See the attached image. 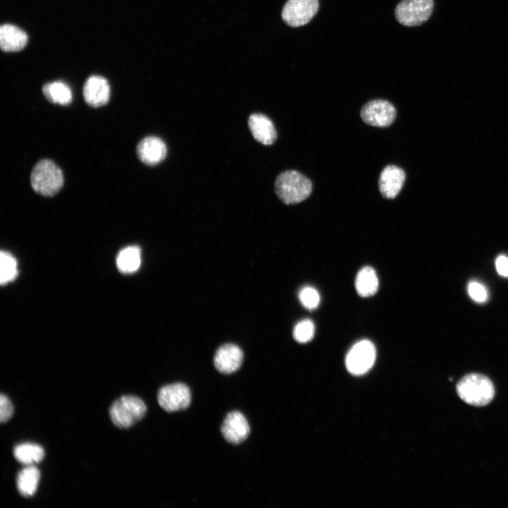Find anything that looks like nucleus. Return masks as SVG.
<instances>
[{
    "instance_id": "obj_1",
    "label": "nucleus",
    "mask_w": 508,
    "mask_h": 508,
    "mask_svg": "<svg viewBox=\"0 0 508 508\" xmlns=\"http://www.w3.org/2000/svg\"><path fill=\"white\" fill-rule=\"evenodd\" d=\"M61 169L53 161L43 159L38 161L30 174V184L33 190L44 197L56 195L64 186Z\"/></svg>"
},
{
    "instance_id": "obj_2",
    "label": "nucleus",
    "mask_w": 508,
    "mask_h": 508,
    "mask_svg": "<svg viewBox=\"0 0 508 508\" xmlns=\"http://www.w3.org/2000/svg\"><path fill=\"white\" fill-rule=\"evenodd\" d=\"M275 192L286 205L299 203L309 197L313 185L310 180L295 170L281 173L276 179Z\"/></svg>"
},
{
    "instance_id": "obj_3",
    "label": "nucleus",
    "mask_w": 508,
    "mask_h": 508,
    "mask_svg": "<svg viewBox=\"0 0 508 508\" xmlns=\"http://www.w3.org/2000/svg\"><path fill=\"white\" fill-rule=\"evenodd\" d=\"M459 397L466 403L482 406L488 404L495 395V387L486 376L471 373L460 380L456 385Z\"/></svg>"
},
{
    "instance_id": "obj_4",
    "label": "nucleus",
    "mask_w": 508,
    "mask_h": 508,
    "mask_svg": "<svg viewBox=\"0 0 508 508\" xmlns=\"http://www.w3.org/2000/svg\"><path fill=\"white\" fill-rule=\"evenodd\" d=\"M147 407L138 397L127 395L116 400L109 409L111 421L117 428L126 429L141 420Z\"/></svg>"
},
{
    "instance_id": "obj_5",
    "label": "nucleus",
    "mask_w": 508,
    "mask_h": 508,
    "mask_svg": "<svg viewBox=\"0 0 508 508\" xmlns=\"http://www.w3.org/2000/svg\"><path fill=\"white\" fill-rule=\"evenodd\" d=\"M433 7V0H401L395 8V17L403 25L418 26L429 19Z\"/></svg>"
},
{
    "instance_id": "obj_6",
    "label": "nucleus",
    "mask_w": 508,
    "mask_h": 508,
    "mask_svg": "<svg viewBox=\"0 0 508 508\" xmlns=\"http://www.w3.org/2000/svg\"><path fill=\"white\" fill-rule=\"evenodd\" d=\"M375 358L376 350L374 344L367 339L361 340L348 352L346 366L350 373L361 375L373 367Z\"/></svg>"
},
{
    "instance_id": "obj_7",
    "label": "nucleus",
    "mask_w": 508,
    "mask_h": 508,
    "mask_svg": "<svg viewBox=\"0 0 508 508\" xmlns=\"http://www.w3.org/2000/svg\"><path fill=\"white\" fill-rule=\"evenodd\" d=\"M318 8V0H288L282 8V18L291 27H301L310 21Z\"/></svg>"
},
{
    "instance_id": "obj_8",
    "label": "nucleus",
    "mask_w": 508,
    "mask_h": 508,
    "mask_svg": "<svg viewBox=\"0 0 508 508\" xmlns=\"http://www.w3.org/2000/svg\"><path fill=\"white\" fill-rule=\"evenodd\" d=\"M157 400L159 406L167 412L183 410L190 404V390L183 383L167 385L159 389Z\"/></svg>"
},
{
    "instance_id": "obj_9",
    "label": "nucleus",
    "mask_w": 508,
    "mask_h": 508,
    "mask_svg": "<svg viewBox=\"0 0 508 508\" xmlns=\"http://www.w3.org/2000/svg\"><path fill=\"white\" fill-rule=\"evenodd\" d=\"M396 116L397 111L393 104L383 99L370 101L361 110V119L365 123L381 128L390 126Z\"/></svg>"
},
{
    "instance_id": "obj_10",
    "label": "nucleus",
    "mask_w": 508,
    "mask_h": 508,
    "mask_svg": "<svg viewBox=\"0 0 508 508\" xmlns=\"http://www.w3.org/2000/svg\"><path fill=\"white\" fill-rule=\"evenodd\" d=\"M224 438L229 443L237 445L247 439L250 426L246 417L239 411L229 413L221 426Z\"/></svg>"
},
{
    "instance_id": "obj_11",
    "label": "nucleus",
    "mask_w": 508,
    "mask_h": 508,
    "mask_svg": "<svg viewBox=\"0 0 508 508\" xmlns=\"http://www.w3.org/2000/svg\"><path fill=\"white\" fill-rule=\"evenodd\" d=\"M83 95L85 103L93 108L107 104L110 97V87L102 76L92 75L85 81Z\"/></svg>"
},
{
    "instance_id": "obj_12",
    "label": "nucleus",
    "mask_w": 508,
    "mask_h": 508,
    "mask_svg": "<svg viewBox=\"0 0 508 508\" xmlns=\"http://www.w3.org/2000/svg\"><path fill=\"white\" fill-rule=\"evenodd\" d=\"M167 149L164 142L157 136H147L137 145L136 155L139 160L147 166L162 162L166 157Z\"/></svg>"
},
{
    "instance_id": "obj_13",
    "label": "nucleus",
    "mask_w": 508,
    "mask_h": 508,
    "mask_svg": "<svg viewBox=\"0 0 508 508\" xmlns=\"http://www.w3.org/2000/svg\"><path fill=\"white\" fill-rule=\"evenodd\" d=\"M243 360L242 350L235 344H226L220 346L216 351L214 365L219 372L231 374L240 368Z\"/></svg>"
},
{
    "instance_id": "obj_14",
    "label": "nucleus",
    "mask_w": 508,
    "mask_h": 508,
    "mask_svg": "<svg viewBox=\"0 0 508 508\" xmlns=\"http://www.w3.org/2000/svg\"><path fill=\"white\" fill-rule=\"evenodd\" d=\"M406 179L404 170L395 165H388L380 173L378 184L382 195L388 199L397 197Z\"/></svg>"
},
{
    "instance_id": "obj_15",
    "label": "nucleus",
    "mask_w": 508,
    "mask_h": 508,
    "mask_svg": "<svg viewBox=\"0 0 508 508\" xmlns=\"http://www.w3.org/2000/svg\"><path fill=\"white\" fill-rule=\"evenodd\" d=\"M248 127L253 138L259 143L270 145L277 138L272 121L262 114H253L248 118Z\"/></svg>"
},
{
    "instance_id": "obj_16",
    "label": "nucleus",
    "mask_w": 508,
    "mask_h": 508,
    "mask_svg": "<svg viewBox=\"0 0 508 508\" xmlns=\"http://www.w3.org/2000/svg\"><path fill=\"white\" fill-rule=\"evenodd\" d=\"M28 37L20 28L4 24L0 28V47L6 52H18L27 44Z\"/></svg>"
},
{
    "instance_id": "obj_17",
    "label": "nucleus",
    "mask_w": 508,
    "mask_h": 508,
    "mask_svg": "<svg viewBox=\"0 0 508 508\" xmlns=\"http://www.w3.org/2000/svg\"><path fill=\"white\" fill-rule=\"evenodd\" d=\"M40 478V473L36 466L30 465L23 468L16 478V486L20 495L25 497L32 496L37 490Z\"/></svg>"
},
{
    "instance_id": "obj_18",
    "label": "nucleus",
    "mask_w": 508,
    "mask_h": 508,
    "mask_svg": "<svg viewBox=\"0 0 508 508\" xmlns=\"http://www.w3.org/2000/svg\"><path fill=\"white\" fill-rule=\"evenodd\" d=\"M378 278L375 270L369 266L363 267L357 274L355 286L359 296L369 297L378 289Z\"/></svg>"
},
{
    "instance_id": "obj_19",
    "label": "nucleus",
    "mask_w": 508,
    "mask_h": 508,
    "mask_svg": "<svg viewBox=\"0 0 508 508\" xmlns=\"http://www.w3.org/2000/svg\"><path fill=\"white\" fill-rule=\"evenodd\" d=\"M13 456L19 463L25 466H30L43 459L44 450L40 445L25 442L18 445L14 447Z\"/></svg>"
},
{
    "instance_id": "obj_20",
    "label": "nucleus",
    "mask_w": 508,
    "mask_h": 508,
    "mask_svg": "<svg viewBox=\"0 0 508 508\" xmlns=\"http://www.w3.org/2000/svg\"><path fill=\"white\" fill-rule=\"evenodd\" d=\"M141 263L140 249L135 246L121 250L116 258L118 269L123 273H132L138 270Z\"/></svg>"
},
{
    "instance_id": "obj_21",
    "label": "nucleus",
    "mask_w": 508,
    "mask_h": 508,
    "mask_svg": "<svg viewBox=\"0 0 508 508\" xmlns=\"http://www.w3.org/2000/svg\"><path fill=\"white\" fill-rule=\"evenodd\" d=\"M45 98L51 103L67 105L72 101V92L69 87L61 81L46 83L42 87Z\"/></svg>"
},
{
    "instance_id": "obj_22",
    "label": "nucleus",
    "mask_w": 508,
    "mask_h": 508,
    "mask_svg": "<svg viewBox=\"0 0 508 508\" xmlns=\"http://www.w3.org/2000/svg\"><path fill=\"white\" fill-rule=\"evenodd\" d=\"M18 274L17 262L16 259L8 253H1V274L0 282L5 284L12 281Z\"/></svg>"
},
{
    "instance_id": "obj_23",
    "label": "nucleus",
    "mask_w": 508,
    "mask_h": 508,
    "mask_svg": "<svg viewBox=\"0 0 508 508\" xmlns=\"http://www.w3.org/2000/svg\"><path fill=\"white\" fill-rule=\"evenodd\" d=\"M315 334V325L308 319L298 322L294 327L293 336L296 341L299 343H307L310 341Z\"/></svg>"
},
{
    "instance_id": "obj_24",
    "label": "nucleus",
    "mask_w": 508,
    "mask_h": 508,
    "mask_svg": "<svg viewBox=\"0 0 508 508\" xmlns=\"http://www.w3.org/2000/svg\"><path fill=\"white\" fill-rule=\"evenodd\" d=\"M298 298L301 304L308 310L315 309L320 301L319 293L311 286L302 288L298 293Z\"/></svg>"
},
{
    "instance_id": "obj_25",
    "label": "nucleus",
    "mask_w": 508,
    "mask_h": 508,
    "mask_svg": "<svg viewBox=\"0 0 508 508\" xmlns=\"http://www.w3.org/2000/svg\"><path fill=\"white\" fill-rule=\"evenodd\" d=\"M469 296L477 302H484L487 299V291L480 283L471 282L468 286Z\"/></svg>"
},
{
    "instance_id": "obj_26",
    "label": "nucleus",
    "mask_w": 508,
    "mask_h": 508,
    "mask_svg": "<svg viewBox=\"0 0 508 508\" xmlns=\"http://www.w3.org/2000/svg\"><path fill=\"white\" fill-rule=\"evenodd\" d=\"M13 413V405L8 397L1 394L0 396V421L4 423L8 421Z\"/></svg>"
},
{
    "instance_id": "obj_27",
    "label": "nucleus",
    "mask_w": 508,
    "mask_h": 508,
    "mask_svg": "<svg viewBox=\"0 0 508 508\" xmlns=\"http://www.w3.org/2000/svg\"><path fill=\"white\" fill-rule=\"evenodd\" d=\"M495 266L497 272L504 277H508V258L501 255L495 260Z\"/></svg>"
}]
</instances>
